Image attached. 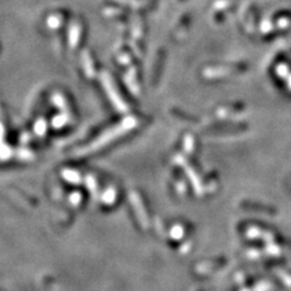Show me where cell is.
<instances>
[{"mask_svg":"<svg viewBox=\"0 0 291 291\" xmlns=\"http://www.w3.org/2000/svg\"><path fill=\"white\" fill-rule=\"evenodd\" d=\"M99 79H101V84H102V86L104 88V91H106L107 95L109 96L111 101L113 102V104L116 106V108H118L119 111H124L125 109L124 103H122L121 99L119 98L118 93L114 90V86H113V84H112V80H111V78H109L108 74H107L106 72H102L101 78Z\"/></svg>","mask_w":291,"mask_h":291,"instance_id":"cell-2","label":"cell"},{"mask_svg":"<svg viewBox=\"0 0 291 291\" xmlns=\"http://www.w3.org/2000/svg\"><path fill=\"white\" fill-rule=\"evenodd\" d=\"M52 102L56 104V106L58 107V108L63 109V111L66 109L65 97L61 95V94H53V95H52Z\"/></svg>","mask_w":291,"mask_h":291,"instance_id":"cell-6","label":"cell"},{"mask_svg":"<svg viewBox=\"0 0 291 291\" xmlns=\"http://www.w3.org/2000/svg\"><path fill=\"white\" fill-rule=\"evenodd\" d=\"M81 61H83V67L86 75L90 79H93L94 76H95V70H94L93 58H91L90 53H89L88 51H84V52L81 53Z\"/></svg>","mask_w":291,"mask_h":291,"instance_id":"cell-3","label":"cell"},{"mask_svg":"<svg viewBox=\"0 0 291 291\" xmlns=\"http://www.w3.org/2000/svg\"><path fill=\"white\" fill-rule=\"evenodd\" d=\"M68 38H70V45L71 48H74L78 45L79 38H80V25H79L76 22H73L70 27V34H68Z\"/></svg>","mask_w":291,"mask_h":291,"instance_id":"cell-4","label":"cell"},{"mask_svg":"<svg viewBox=\"0 0 291 291\" xmlns=\"http://www.w3.org/2000/svg\"><path fill=\"white\" fill-rule=\"evenodd\" d=\"M47 24L51 29H57L62 24V17L60 15H51V16L48 17Z\"/></svg>","mask_w":291,"mask_h":291,"instance_id":"cell-5","label":"cell"},{"mask_svg":"<svg viewBox=\"0 0 291 291\" xmlns=\"http://www.w3.org/2000/svg\"><path fill=\"white\" fill-rule=\"evenodd\" d=\"M129 127L130 126H129V124H127V121H124L121 125H118L116 129L106 131L104 134H102L98 139L95 140L93 144L89 145L88 147H85V148H83V149L79 150V154H86V153H90V152H94V150H96V149H99V148L103 147L107 142L112 141L113 139L118 137V135L122 134V132H124L125 130L129 129Z\"/></svg>","mask_w":291,"mask_h":291,"instance_id":"cell-1","label":"cell"},{"mask_svg":"<svg viewBox=\"0 0 291 291\" xmlns=\"http://www.w3.org/2000/svg\"><path fill=\"white\" fill-rule=\"evenodd\" d=\"M45 129H47V122L43 121V119H40V121L35 124V131H37L39 135H43L44 134Z\"/></svg>","mask_w":291,"mask_h":291,"instance_id":"cell-8","label":"cell"},{"mask_svg":"<svg viewBox=\"0 0 291 291\" xmlns=\"http://www.w3.org/2000/svg\"><path fill=\"white\" fill-rule=\"evenodd\" d=\"M66 121H67V116H66V114H61V116L56 117V118L53 119L52 124L55 125L56 127H58V126H62Z\"/></svg>","mask_w":291,"mask_h":291,"instance_id":"cell-7","label":"cell"}]
</instances>
